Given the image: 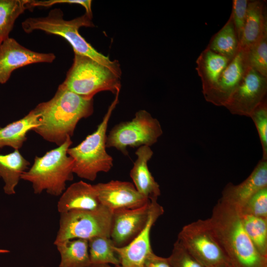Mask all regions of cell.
<instances>
[{
	"mask_svg": "<svg viewBox=\"0 0 267 267\" xmlns=\"http://www.w3.org/2000/svg\"><path fill=\"white\" fill-rule=\"evenodd\" d=\"M40 125L33 131L58 146L71 137L79 121L93 112V99H88L60 85L53 97L34 109Z\"/></svg>",
	"mask_w": 267,
	"mask_h": 267,
	"instance_id": "obj_1",
	"label": "cell"
},
{
	"mask_svg": "<svg viewBox=\"0 0 267 267\" xmlns=\"http://www.w3.org/2000/svg\"><path fill=\"white\" fill-rule=\"evenodd\" d=\"M212 232L232 267H267L245 231L237 208L221 199L207 219Z\"/></svg>",
	"mask_w": 267,
	"mask_h": 267,
	"instance_id": "obj_2",
	"label": "cell"
},
{
	"mask_svg": "<svg viewBox=\"0 0 267 267\" xmlns=\"http://www.w3.org/2000/svg\"><path fill=\"white\" fill-rule=\"evenodd\" d=\"M92 17L86 13L71 20H64L63 13L59 8L51 10L47 16L29 17L22 23V27L27 33L41 30L47 34L61 36L72 46L74 53L88 56L107 67L121 79L122 71L117 60L112 61L94 49L80 34L82 27H93Z\"/></svg>",
	"mask_w": 267,
	"mask_h": 267,
	"instance_id": "obj_3",
	"label": "cell"
},
{
	"mask_svg": "<svg viewBox=\"0 0 267 267\" xmlns=\"http://www.w3.org/2000/svg\"><path fill=\"white\" fill-rule=\"evenodd\" d=\"M72 143L71 137L58 147L36 156L32 167L24 172L21 179L32 183L35 194L44 191L51 195H61L66 182L73 179L74 160L67 154Z\"/></svg>",
	"mask_w": 267,
	"mask_h": 267,
	"instance_id": "obj_4",
	"label": "cell"
},
{
	"mask_svg": "<svg viewBox=\"0 0 267 267\" xmlns=\"http://www.w3.org/2000/svg\"><path fill=\"white\" fill-rule=\"evenodd\" d=\"M119 92L116 94L96 130L78 145L67 150L68 155L74 160L73 173L80 178L93 181L98 173L108 172L113 166V159L106 150V132L109 121L118 102Z\"/></svg>",
	"mask_w": 267,
	"mask_h": 267,
	"instance_id": "obj_5",
	"label": "cell"
},
{
	"mask_svg": "<svg viewBox=\"0 0 267 267\" xmlns=\"http://www.w3.org/2000/svg\"><path fill=\"white\" fill-rule=\"evenodd\" d=\"M62 84L69 90L88 99H93L95 94L102 91L116 94L121 87L120 78L107 67L76 53Z\"/></svg>",
	"mask_w": 267,
	"mask_h": 267,
	"instance_id": "obj_6",
	"label": "cell"
},
{
	"mask_svg": "<svg viewBox=\"0 0 267 267\" xmlns=\"http://www.w3.org/2000/svg\"><path fill=\"white\" fill-rule=\"evenodd\" d=\"M162 134L159 121L146 110H139L131 120L121 122L110 130L106 146L114 147L126 155L128 147H150Z\"/></svg>",
	"mask_w": 267,
	"mask_h": 267,
	"instance_id": "obj_7",
	"label": "cell"
},
{
	"mask_svg": "<svg viewBox=\"0 0 267 267\" xmlns=\"http://www.w3.org/2000/svg\"><path fill=\"white\" fill-rule=\"evenodd\" d=\"M112 213L102 206L94 210L60 214L59 226L54 244L76 239L88 241L98 236L110 237Z\"/></svg>",
	"mask_w": 267,
	"mask_h": 267,
	"instance_id": "obj_8",
	"label": "cell"
},
{
	"mask_svg": "<svg viewBox=\"0 0 267 267\" xmlns=\"http://www.w3.org/2000/svg\"><path fill=\"white\" fill-rule=\"evenodd\" d=\"M178 240L205 267H232L214 235L207 219H199L183 226L178 234Z\"/></svg>",
	"mask_w": 267,
	"mask_h": 267,
	"instance_id": "obj_9",
	"label": "cell"
},
{
	"mask_svg": "<svg viewBox=\"0 0 267 267\" xmlns=\"http://www.w3.org/2000/svg\"><path fill=\"white\" fill-rule=\"evenodd\" d=\"M267 92V77L249 68L224 107L233 115L250 117Z\"/></svg>",
	"mask_w": 267,
	"mask_h": 267,
	"instance_id": "obj_10",
	"label": "cell"
},
{
	"mask_svg": "<svg viewBox=\"0 0 267 267\" xmlns=\"http://www.w3.org/2000/svg\"><path fill=\"white\" fill-rule=\"evenodd\" d=\"M164 212L163 207L157 201L151 202L149 219L142 231L127 245L114 246L120 261L117 267H144L147 258L153 252L150 243L151 228Z\"/></svg>",
	"mask_w": 267,
	"mask_h": 267,
	"instance_id": "obj_11",
	"label": "cell"
},
{
	"mask_svg": "<svg viewBox=\"0 0 267 267\" xmlns=\"http://www.w3.org/2000/svg\"><path fill=\"white\" fill-rule=\"evenodd\" d=\"M151 201L135 209L113 211L110 238L114 245H127L136 237L145 227L149 216Z\"/></svg>",
	"mask_w": 267,
	"mask_h": 267,
	"instance_id": "obj_12",
	"label": "cell"
},
{
	"mask_svg": "<svg viewBox=\"0 0 267 267\" xmlns=\"http://www.w3.org/2000/svg\"><path fill=\"white\" fill-rule=\"evenodd\" d=\"M55 58L52 53L32 51L8 38L0 45V84L5 83L12 72L20 67L36 63H51Z\"/></svg>",
	"mask_w": 267,
	"mask_h": 267,
	"instance_id": "obj_13",
	"label": "cell"
},
{
	"mask_svg": "<svg viewBox=\"0 0 267 267\" xmlns=\"http://www.w3.org/2000/svg\"><path fill=\"white\" fill-rule=\"evenodd\" d=\"M93 186L101 205L112 212L137 208L149 201L130 182L112 180Z\"/></svg>",
	"mask_w": 267,
	"mask_h": 267,
	"instance_id": "obj_14",
	"label": "cell"
},
{
	"mask_svg": "<svg viewBox=\"0 0 267 267\" xmlns=\"http://www.w3.org/2000/svg\"><path fill=\"white\" fill-rule=\"evenodd\" d=\"M249 68L245 51L240 47L222 73L215 88L204 97L205 100L216 106H224Z\"/></svg>",
	"mask_w": 267,
	"mask_h": 267,
	"instance_id": "obj_15",
	"label": "cell"
},
{
	"mask_svg": "<svg viewBox=\"0 0 267 267\" xmlns=\"http://www.w3.org/2000/svg\"><path fill=\"white\" fill-rule=\"evenodd\" d=\"M267 187V160L261 159L251 174L238 184L228 183L222 191L221 199L241 208L254 194Z\"/></svg>",
	"mask_w": 267,
	"mask_h": 267,
	"instance_id": "obj_16",
	"label": "cell"
},
{
	"mask_svg": "<svg viewBox=\"0 0 267 267\" xmlns=\"http://www.w3.org/2000/svg\"><path fill=\"white\" fill-rule=\"evenodd\" d=\"M135 154L136 159L130 172V176L136 190L150 201H157L161 194L159 184L148 167V162L153 155L150 146L138 147Z\"/></svg>",
	"mask_w": 267,
	"mask_h": 267,
	"instance_id": "obj_17",
	"label": "cell"
},
{
	"mask_svg": "<svg viewBox=\"0 0 267 267\" xmlns=\"http://www.w3.org/2000/svg\"><path fill=\"white\" fill-rule=\"evenodd\" d=\"M101 206L93 185L83 181L73 183L66 188L57 205L60 214L76 210H94Z\"/></svg>",
	"mask_w": 267,
	"mask_h": 267,
	"instance_id": "obj_18",
	"label": "cell"
},
{
	"mask_svg": "<svg viewBox=\"0 0 267 267\" xmlns=\"http://www.w3.org/2000/svg\"><path fill=\"white\" fill-rule=\"evenodd\" d=\"M231 60L206 47L196 59V70L202 83L204 97L215 88L219 79Z\"/></svg>",
	"mask_w": 267,
	"mask_h": 267,
	"instance_id": "obj_19",
	"label": "cell"
},
{
	"mask_svg": "<svg viewBox=\"0 0 267 267\" xmlns=\"http://www.w3.org/2000/svg\"><path fill=\"white\" fill-rule=\"evenodd\" d=\"M267 31L265 0H249L240 47L247 49L255 44Z\"/></svg>",
	"mask_w": 267,
	"mask_h": 267,
	"instance_id": "obj_20",
	"label": "cell"
},
{
	"mask_svg": "<svg viewBox=\"0 0 267 267\" xmlns=\"http://www.w3.org/2000/svg\"><path fill=\"white\" fill-rule=\"evenodd\" d=\"M39 125V116L33 109L22 118L0 128V148L8 146L19 150L26 140L28 132Z\"/></svg>",
	"mask_w": 267,
	"mask_h": 267,
	"instance_id": "obj_21",
	"label": "cell"
},
{
	"mask_svg": "<svg viewBox=\"0 0 267 267\" xmlns=\"http://www.w3.org/2000/svg\"><path fill=\"white\" fill-rule=\"evenodd\" d=\"M30 163L21 154L19 150L10 153L0 154V177L4 182L5 193H15V187L21 179L22 174L27 170Z\"/></svg>",
	"mask_w": 267,
	"mask_h": 267,
	"instance_id": "obj_22",
	"label": "cell"
},
{
	"mask_svg": "<svg viewBox=\"0 0 267 267\" xmlns=\"http://www.w3.org/2000/svg\"><path fill=\"white\" fill-rule=\"evenodd\" d=\"M60 256L59 267H89L88 241L76 239L54 244Z\"/></svg>",
	"mask_w": 267,
	"mask_h": 267,
	"instance_id": "obj_23",
	"label": "cell"
},
{
	"mask_svg": "<svg viewBox=\"0 0 267 267\" xmlns=\"http://www.w3.org/2000/svg\"><path fill=\"white\" fill-rule=\"evenodd\" d=\"M207 47L230 60L236 55L240 44L231 15L222 28L212 37Z\"/></svg>",
	"mask_w": 267,
	"mask_h": 267,
	"instance_id": "obj_24",
	"label": "cell"
},
{
	"mask_svg": "<svg viewBox=\"0 0 267 267\" xmlns=\"http://www.w3.org/2000/svg\"><path fill=\"white\" fill-rule=\"evenodd\" d=\"M30 0H0V45L9 37L16 19L26 10L32 9Z\"/></svg>",
	"mask_w": 267,
	"mask_h": 267,
	"instance_id": "obj_25",
	"label": "cell"
},
{
	"mask_svg": "<svg viewBox=\"0 0 267 267\" xmlns=\"http://www.w3.org/2000/svg\"><path fill=\"white\" fill-rule=\"evenodd\" d=\"M89 254L90 265H120V261L114 250V244L110 237L98 236L88 240Z\"/></svg>",
	"mask_w": 267,
	"mask_h": 267,
	"instance_id": "obj_26",
	"label": "cell"
},
{
	"mask_svg": "<svg viewBox=\"0 0 267 267\" xmlns=\"http://www.w3.org/2000/svg\"><path fill=\"white\" fill-rule=\"evenodd\" d=\"M241 216L244 229L256 249L267 258V218L241 214Z\"/></svg>",
	"mask_w": 267,
	"mask_h": 267,
	"instance_id": "obj_27",
	"label": "cell"
},
{
	"mask_svg": "<svg viewBox=\"0 0 267 267\" xmlns=\"http://www.w3.org/2000/svg\"><path fill=\"white\" fill-rule=\"evenodd\" d=\"M244 50L248 66L267 77V31L255 44Z\"/></svg>",
	"mask_w": 267,
	"mask_h": 267,
	"instance_id": "obj_28",
	"label": "cell"
},
{
	"mask_svg": "<svg viewBox=\"0 0 267 267\" xmlns=\"http://www.w3.org/2000/svg\"><path fill=\"white\" fill-rule=\"evenodd\" d=\"M256 127L263 152L262 158L267 160V97L253 110L250 117Z\"/></svg>",
	"mask_w": 267,
	"mask_h": 267,
	"instance_id": "obj_29",
	"label": "cell"
},
{
	"mask_svg": "<svg viewBox=\"0 0 267 267\" xmlns=\"http://www.w3.org/2000/svg\"><path fill=\"white\" fill-rule=\"evenodd\" d=\"M238 210L241 214L267 218V187L256 192Z\"/></svg>",
	"mask_w": 267,
	"mask_h": 267,
	"instance_id": "obj_30",
	"label": "cell"
},
{
	"mask_svg": "<svg viewBox=\"0 0 267 267\" xmlns=\"http://www.w3.org/2000/svg\"><path fill=\"white\" fill-rule=\"evenodd\" d=\"M172 267H205L193 257L177 239L168 257Z\"/></svg>",
	"mask_w": 267,
	"mask_h": 267,
	"instance_id": "obj_31",
	"label": "cell"
},
{
	"mask_svg": "<svg viewBox=\"0 0 267 267\" xmlns=\"http://www.w3.org/2000/svg\"><path fill=\"white\" fill-rule=\"evenodd\" d=\"M248 2V0H233L232 1L231 15L239 44L243 35Z\"/></svg>",
	"mask_w": 267,
	"mask_h": 267,
	"instance_id": "obj_32",
	"label": "cell"
},
{
	"mask_svg": "<svg viewBox=\"0 0 267 267\" xmlns=\"http://www.w3.org/2000/svg\"><path fill=\"white\" fill-rule=\"evenodd\" d=\"M91 1L89 0H30V5L33 9L37 6L49 7L59 3L77 4L83 6L86 10V13L92 17Z\"/></svg>",
	"mask_w": 267,
	"mask_h": 267,
	"instance_id": "obj_33",
	"label": "cell"
},
{
	"mask_svg": "<svg viewBox=\"0 0 267 267\" xmlns=\"http://www.w3.org/2000/svg\"><path fill=\"white\" fill-rule=\"evenodd\" d=\"M144 267H172L169 258L158 256L154 252L147 258Z\"/></svg>",
	"mask_w": 267,
	"mask_h": 267,
	"instance_id": "obj_34",
	"label": "cell"
},
{
	"mask_svg": "<svg viewBox=\"0 0 267 267\" xmlns=\"http://www.w3.org/2000/svg\"><path fill=\"white\" fill-rule=\"evenodd\" d=\"M89 267H113L109 265H90Z\"/></svg>",
	"mask_w": 267,
	"mask_h": 267,
	"instance_id": "obj_35",
	"label": "cell"
},
{
	"mask_svg": "<svg viewBox=\"0 0 267 267\" xmlns=\"http://www.w3.org/2000/svg\"><path fill=\"white\" fill-rule=\"evenodd\" d=\"M9 253V251L6 249H0V254H5Z\"/></svg>",
	"mask_w": 267,
	"mask_h": 267,
	"instance_id": "obj_36",
	"label": "cell"
},
{
	"mask_svg": "<svg viewBox=\"0 0 267 267\" xmlns=\"http://www.w3.org/2000/svg\"></svg>",
	"mask_w": 267,
	"mask_h": 267,
	"instance_id": "obj_37",
	"label": "cell"
},
{
	"mask_svg": "<svg viewBox=\"0 0 267 267\" xmlns=\"http://www.w3.org/2000/svg\"></svg>",
	"mask_w": 267,
	"mask_h": 267,
	"instance_id": "obj_38",
	"label": "cell"
}]
</instances>
